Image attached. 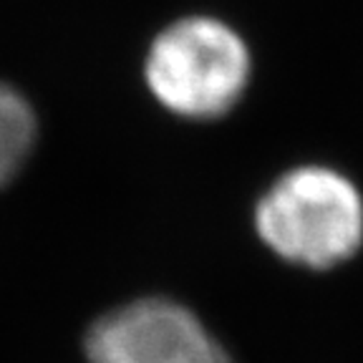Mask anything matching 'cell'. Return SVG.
I'll list each match as a JSON object with an SVG mask.
<instances>
[{
  "instance_id": "6da1fadb",
  "label": "cell",
  "mask_w": 363,
  "mask_h": 363,
  "mask_svg": "<svg viewBox=\"0 0 363 363\" xmlns=\"http://www.w3.org/2000/svg\"><path fill=\"white\" fill-rule=\"evenodd\" d=\"M252 227L262 247L285 265L335 270L363 250V189L338 167H290L255 202Z\"/></svg>"
},
{
  "instance_id": "277c9868",
  "label": "cell",
  "mask_w": 363,
  "mask_h": 363,
  "mask_svg": "<svg viewBox=\"0 0 363 363\" xmlns=\"http://www.w3.org/2000/svg\"><path fill=\"white\" fill-rule=\"evenodd\" d=\"M38 139V119L13 86L0 84V189L26 167Z\"/></svg>"
},
{
  "instance_id": "3957f363",
  "label": "cell",
  "mask_w": 363,
  "mask_h": 363,
  "mask_svg": "<svg viewBox=\"0 0 363 363\" xmlns=\"http://www.w3.org/2000/svg\"><path fill=\"white\" fill-rule=\"evenodd\" d=\"M220 343L197 311L169 295H142L119 303L84 333L89 363H174Z\"/></svg>"
},
{
  "instance_id": "5b68a950",
  "label": "cell",
  "mask_w": 363,
  "mask_h": 363,
  "mask_svg": "<svg viewBox=\"0 0 363 363\" xmlns=\"http://www.w3.org/2000/svg\"><path fill=\"white\" fill-rule=\"evenodd\" d=\"M174 363H235V358L230 356V351L222 346V340H220L212 351L202 353V356H197V358H189V361H174Z\"/></svg>"
},
{
  "instance_id": "7a4b0ae2",
  "label": "cell",
  "mask_w": 363,
  "mask_h": 363,
  "mask_svg": "<svg viewBox=\"0 0 363 363\" xmlns=\"http://www.w3.org/2000/svg\"><path fill=\"white\" fill-rule=\"evenodd\" d=\"M252 58L240 33L215 18H182L154 38L144 63L159 104L194 121L233 111L250 84Z\"/></svg>"
}]
</instances>
